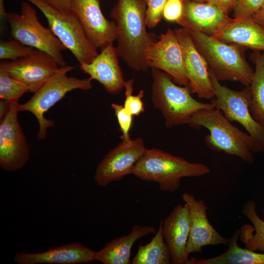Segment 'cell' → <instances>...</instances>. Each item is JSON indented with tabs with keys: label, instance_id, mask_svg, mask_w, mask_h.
I'll return each instance as SVG.
<instances>
[{
	"label": "cell",
	"instance_id": "obj_4",
	"mask_svg": "<svg viewBox=\"0 0 264 264\" xmlns=\"http://www.w3.org/2000/svg\"><path fill=\"white\" fill-rule=\"evenodd\" d=\"M151 70L152 102L162 113L167 127L190 125L195 113L215 108L211 103H203L195 99L188 87L177 85L165 72L155 68Z\"/></svg>",
	"mask_w": 264,
	"mask_h": 264
},
{
	"label": "cell",
	"instance_id": "obj_11",
	"mask_svg": "<svg viewBox=\"0 0 264 264\" xmlns=\"http://www.w3.org/2000/svg\"><path fill=\"white\" fill-rule=\"evenodd\" d=\"M56 60L47 53L36 48L15 61L2 60L0 67L21 83L28 92L35 93L59 69Z\"/></svg>",
	"mask_w": 264,
	"mask_h": 264
},
{
	"label": "cell",
	"instance_id": "obj_5",
	"mask_svg": "<svg viewBox=\"0 0 264 264\" xmlns=\"http://www.w3.org/2000/svg\"><path fill=\"white\" fill-rule=\"evenodd\" d=\"M190 125L209 131L205 143L211 150L236 156L248 163L254 162L250 136L233 125L220 110L213 108L198 110L192 115Z\"/></svg>",
	"mask_w": 264,
	"mask_h": 264
},
{
	"label": "cell",
	"instance_id": "obj_39",
	"mask_svg": "<svg viewBox=\"0 0 264 264\" xmlns=\"http://www.w3.org/2000/svg\"><path fill=\"white\" fill-rule=\"evenodd\" d=\"M183 2L194 1L198 2H208L209 0H182Z\"/></svg>",
	"mask_w": 264,
	"mask_h": 264
},
{
	"label": "cell",
	"instance_id": "obj_23",
	"mask_svg": "<svg viewBox=\"0 0 264 264\" xmlns=\"http://www.w3.org/2000/svg\"><path fill=\"white\" fill-rule=\"evenodd\" d=\"M240 233V229L234 232L229 239L228 249L222 254L209 258L192 257L187 264H264V253L239 246Z\"/></svg>",
	"mask_w": 264,
	"mask_h": 264
},
{
	"label": "cell",
	"instance_id": "obj_24",
	"mask_svg": "<svg viewBox=\"0 0 264 264\" xmlns=\"http://www.w3.org/2000/svg\"><path fill=\"white\" fill-rule=\"evenodd\" d=\"M242 213L253 225L245 224L241 228L240 241L247 249L264 252V221L256 212L255 201L248 200L242 208Z\"/></svg>",
	"mask_w": 264,
	"mask_h": 264
},
{
	"label": "cell",
	"instance_id": "obj_37",
	"mask_svg": "<svg viewBox=\"0 0 264 264\" xmlns=\"http://www.w3.org/2000/svg\"><path fill=\"white\" fill-rule=\"evenodd\" d=\"M252 16L264 27V7Z\"/></svg>",
	"mask_w": 264,
	"mask_h": 264
},
{
	"label": "cell",
	"instance_id": "obj_6",
	"mask_svg": "<svg viewBox=\"0 0 264 264\" xmlns=\"http://www.w3.org/2000/svg\"><path fill=\"white\" fill-rule=\"evenodd\" d=\"M73 69L69 66L59 67L58 71L44 83L26 102L19 104L20 111H26L32 113L36 118L39 126L38 140H44L48 128L52 127V120L44 117V113L66 94L74 89L88 90L92 88L91 80L68 77L67 73Z\"/></svg>",
	"mask_w": 264,
	"mask_h": 264
},
{
	"label": "cell",
	"instance_id": "obj_25",
	"mask_svg": "<svg viewBox=\"0 0 264 264\" xmlns=\"http://www.w3.org/2000/svg\"><path fill=\"white\" fill-rule=\"evenodd\" d=\"M250 59L255 65L253 77L250 84L251 96L249 109L253 118L264 123V51L254 50Z\"/></svg>",
	"mask_w": 264,
	"mask_h": 264
},
{
	"label": "cell",
	"instance_id": "obj_19",
	"mask_svg": "<svg viewBox=\"0 0 264 264\" xmlns=\"http://www.w3.org/2000/svg\"><path fill=\"white\" fill-rule=\"evenodd\" d=\"M182 16L177 23L188 30L214 37L233 18L208 2H183Z\"/></svg>",
	"mask_w": 264,
	"mask_h": 264
},
{
	"label": "cell",
	"instance_id": "obj_2",
	"mask_svg": "<svg viewBox=\"0 0 264 264\" xmlns=\"http://www.w3.org/2000/svg\"><path fill=\"white\" fill-rule=\"evenodd\" d=\"M188 30L209 71L218 81L239 82L245 86L250 85L254 71L245 58L246 48L199 31Z\"/></svg>",
	"mask_w": 264,
	"mask_h": 264
},
{
	"label": "cell",
	"instance_id": "obj_36",
	"mask_svg": "<svg viewBox=\"0 0 264 264\" xmlns=\"http://www.w3.org/2000/svg\"><path fill=\"white\" fill-rule=\"evenodd\" d=\"M10 102L1 99L0 101V119L3 118L8 112L10 106Z\"/></svg>",
	"mask_w": 264,
	"mask_h": 264
},
{
	"label": "cell",
	"instance_id": "obj_29",
	"mask_svg": "<svg viewBox=\"0 0 264 264\" xmlns=\"http://www.w3.org/2000/svg\"><path fill=\"white\" fill-rule=\"evenodd\" d=\"M133 79L126 81L124 87L125 99L123 106L130 114L138 116L144 111V105L142 100L144 91L141 90L137 95H133Z\"/></svg>",
	"mask_w": 264,
	"mask_h": 264
},
{
	"label": "cell",
	"instance_id": "obj_20",
	"mask_svg": "<svg viewBox=\"0 0 264 264\" xmlns=\"http://www.w3.org/2000/svg\"><path fill=\"white\" fill-rule=\"evenodd\" d=\"M95 254L80 242H71L40 253L17 252L14 260L18 264H76L94 261Z\"/></svg>",
	"mask_w": 264,
	"mask_h": 264
},
{
	"label": "cell",
	"instance_id": "obj_14",
	"mask_svg": "<svg viewBox=\"0 0 264 264\" xmlns=\"http://www.w3.org/2000/svg\"><path fill=\"white\" fill-rule=\"evenodd\" d=\"M146 60L149 68L158 69L171 76L176 84L188 87L182 50L175 30L169 28L161 35L147 50Z\"/></svg>",
	"mask_w": 264,
	"mask_h": 264
},
{
	"label": "cell",
	"instance_id": "obj_30",
	"mask_svg": "<svg viewBox=\"0 0 264 264\" xmlns=\"http://www.w3.org/2000/svg\"><path fill=\"white\" fill-rule=\"evenodd\" d=\"M111 107L114 110L122 132L121 138L123 141H130L131 139L130 131L132 125L133 116L125 110L123 105L112 103Z\"/></svg>",
	"mask_w": 264,
	"mask_h": 264
},
{
	"label": "cell",
	"instance_id": "obj_22",
	"mask_svg": "<svg viewBox=\"0 0 264 264\" xmlns=\"http://www.w3.org/2000/svg\"><path fill=\"white\" fill-rule=\"evenodd\" d=\"M156 231L153 226L135 225L129 234L113 239L96 251L95 260L103 264H131V250L134 242Z\"/></svg>",
	"mask_w": 264,
	"mask_h": 264
},
{
	"label": "cell",
	"instance_id": "obj_28",
	"mask_svg": "<svg viewBox=\"0 0 264 264\" xmlns=\"http://www.w3.org/2000/svg\"><path fill=\"white\" fill-rule=\"evenodd\" d=\"M33 48L14 39L0 42V59L15 61L30 54Z\"/></svg>",
	"mask_w": 264,
	"mask_h": 264
},
{
	"label": "cell",
	"instance_id": "obj_10",
	"mask_svg": "<svg viewBox=\"0 0 264 264\" xmlns=\"http://www.w3.org/2000/svg\"><path fill=\"white\" fill-rule=\"evenodd\" d=\"M19 104L11 102L9 110L0 123V165L7 171L22 168L28 161L30 151L19 123Z\"/></svg>",
	"mask_w": 264,
	"mask_h": 264
},
{
	"label": "cell",
	"instance_id": "obj_32",
	"mask_svg": "<svg viewBox=\"0 0 264 264\" xmlns=\"http://www.w3.org/2000/svg\"><path fill=\"white\" fill-rule=\"evenodd\" d=\"M167 0H146V22L149 28H154L163 17L164 8Z\"/></svg>",
	"mask_w": 264,
	"mask_h": 264
},
{
	"label": "cell",
	"instance_id": "obj_18",
	"mask_svg": "<svg viewBox=\"0 0 264 264\" xmlns=\"http://www.w3.org/2000/svg\"><path fill=\"white\" fill-rule=\"evenodd\" d=\"M118 57L116 47L111 44L101 49L90 63L80 65V68L91 80L100 83L107 92L117 94L124 88L126 82Z\"/></svg>",
	"mask_w": 264,
	"mask_h": 264
},
{
	"label": "cell",
	"instance_id": "obj_31",
	"mask_svg": "<svg viewBox=\"0 0 264 264\" xmlns=\"http://www.w3.org/2000/svg\"><path fill=\"white\" fill-rule=\"evenodd\" d=\"M264 7V0H236L233 18L252 16Z\"/></svg>",
	"mask_w": 264,
	"mask_h": 264
},
{
	"label": "cell",
	"instance_id": "obj_27",
	"mask_svg": "<svg viewBox=\"0 0 264 264\" xmlns=\"http://www.w3.org/2000/svg\"><path fill=\"white\" fill-rule=\"evenodd\" d=\"M27 88L21 83L9 75L0 67V98L9 102L18 101Z\"/></svg>",
	"mask_w": 264,
	"mask_h": 264
},
{
	"label": "cell",
	"instance_id": "obj_16",
	"mask_svg": "<svg viewBox=\"0 0 264 264\" xmlns=\"http://www.w3.org/2000/svg\"><path fill=\"white\" fill-rule=\"evenodd\" d=\"M182 198L188 206L190 215V233L186 247L187 255L199 252L203 247L208 245L227 246L229 239L221 235L209 222L207 214V207L204 202L197 199L188 192L184 193Z\"/></svg>",
	"mask_w": 264,
	"mask_h": 264
},
{
	"label": "cell",
	"instance_id": "obj_34",
	"mask_svg": "<svg viewBox=\"0 0 264 264\" xmlns=\"http://www.w3.org/2000/svg\"><path fill=\"white\" fill-rule=\"evenodd\" d=\"M208 2L217 6L228 14L233 11L236 0H209Z\"/></svg>",
	"mask_w": 264,
	"mask_h": 264
},
{
	"label": "cell",
	"instance_id": "obj_21",
	"mask_svg": "<svg viewBox=\"0 0 264 264\" xmlns=\"http://www.w3.org/2000/svg\"><path fill=\"white\" fill-rule=\"evenodd\" d=\"M214 37L254 51H264V27L252 16L233 18Z\"/></svg>",
	"mask_w": 264,
	"mask_h": 264
},
{
	"label": "cell",
	"instance_id": "obj_26",
	"mask_svg": "<svg viewBox=\"0 0 264 264\" xmlns=\"http://www.w3.org/2000/svg\"><path fill=\"white\" fill-rule=\"evenodd\" d=\"M163 220L152 240L138 246L137 252L131 261L132 264H170V253L162 233Z\"/></svg>",
	"mask_w": 264,
	"mask_h": 264
},
{
	"label": "cell",
	"instance_id": "obj_38",
	"mask_svg": "<svg viewBox=\"0 0 264 264\" xmlns=\"http://www.w3.org/2000/svg\"><path fill=\"white\" fill-rule=\"evenodd\" d=\"M4 0H0V15L1 20H6L7 12H6L4 7Z\"/></svg>",
	"mask_w": 264,
	"mask_h": 264
},
{
	"label": "cell",
	"instance_id": "obj_1",
	"mask_svg": "<svg viewBox=\"0 0 264 264\" xmlns=\"http://www.w3.org/2000/svg\"><path fill=\"white\" fill-rule=\"evenodd\" d=\"M146 9V0H117L110 12L118 28L119 56L137 71L149 69L146 53L157 41L155 34L147 31Z\"/></svg>",
	"mask_w": 264,
	"mask_h": 264
},
{
	"label": "cell",
	"instance_id": "obj_15",
	"mask_svg": "<svg viewBox=\"0 0 264 264\" xmlns=\"http://www.w3.org/2000/svg\"><path fill=\"white\" fill-rule=\"evenodd\" d=\"M180 44L189 85L192 93L199 98L212 99L214 96L208 65L196 46L189 31L185 28L174 29Z\"/></svg>",
	"mask_w": 264,
	"mask_h": 264
},
{
	"label": "cell",
	"instance_id": "obj_17",
	"mask_svg": "<svg viewBox=\"0 0 264 264\" xmlns=\"http://www.w3.org/2000/svg\"><path fill=\"white\" fill-rule=\"evenodd\" d=\"M190 227L189 211L186 203L175 206L163 220L162 233L169 251L171 264H187L189 256L186 247Z\"/></svg>",
	"mask_w": 264,
	"mask_h": 264
},
{
	"label": "cell",
	"instance_id": "obj_13",
	"mask_svg": "<svg viewBox=\"0 0 264 264\" xmlns=\"http://www.w3.org/2000/svg\"><path fill=\"white\" fill-rule=\"evenodd\" d=\"M100 3V0H71L70 12L92 44L102 49L116 40L118 28L114 21L104 16Z\"/></svg>",
	"mask_w": 264,
	"mask_h": 264
},
{
	"label": "cell",
	"instance_id": "obj_35",
	"mask_svg": "<svg viewBox=\"0 0 264 264\" xmlns=\"http://www.w3.org/2000/svg\"><path fill=\"white\" fill-rule=\"evenodd\" d=\"M52 7L63 12H70L71 0H42Z\"/></svg>",
	"mask_w": 264,
	"mask_h": 264
},
{
	"label": "cell",
	"instance_id": "obj_33",
	"mask_svg": "<svg viewBox=\"0 0 264 264\" xmlns=\"http://www.w3.org/2000/svg\"><path fill=\"white\" fill-rule=\"evenodd\" d=\"M184 3L182 0H167L163 12V17L169 22H177L183 12Z\"/></svg>",
	"mask_w": 264,
	"mask_h": 264
},
{
	"label": "cell",
	"instance_id": "obj_3",
	"mask_svg": "<svg viewBox=\"0 0 264 264\" xmlns=\"http://www.w3.org/2000/svg\"><path fill=\"white\" fill-rule=\"evenodd\" d=\"M210 172L203 163L191 162L153 148L147 149L132 174L142 180L156 182L162 191L172 192L179 188L182 178L201 176Z\"/></svg>",
	"mask_w": 264,
	"mask_h": 264
},
{
	"label": "cell",
	"instance_id": "obj_12",
	"mask_svg": "<svg viewBox=\"0 0 264 264\" xmlns=\"http://www.w3.org/2000/svg\"><path fill=\"white\" fill-rule=\"evenodd\" d=\"M146 150L140 137L122 141L111 149L98 165L94 176L96 184L105 186L132 174L134 166Z\"/></svg>",
	"mask_w": 264,
	"mask_h": 264
},
{
	"label": "cell",
	"instance_id": "obj_9",
	"mask_svg": "<svg viewBox=\"0 0 264 264\" xmlns=\"http://www.w3.org/2000/svg\"><path fill=\"white\" fill-rule=\"evenodd\" d=\"M36 6L46 18L49 28L80 65L90 63L98 55L75 17L61 12L42 0H26Z\"/></svg>",
	"mask_w": 264,
	"mask_h": 264
},
{
	"label": "cell",
	"instance_id": "obj_7",
	"mask_svg": "<svg viewBox=\"0 0 264 264\" xmlns=\"http://www.w3.org/2000/svg\"><path fill=\"white\" fill-rule=\"evenodd\" d=\"M209 73L214 90L211 103L229 120L238 122L246 130L252 140L253 153L264 152V123L256 121L250 111V86L235 90L222 85L210 71Z\"/></svg>",
	"mask_w": 264,
	"mask_h": 264
},
{
	"label": "cell",
	"instance_id": "obj_8",
	"mask_svg": "<svg viewBox=\"0 0 264 264\" xmlns=\"http://www.w3.org/2000/svg\"><path fill=\"white\" fill-rule=\"evenodd\" d=\"M14 39L22 44L44 51L52 56L60 66H66L62 54L66 48L50 28L40 22L35 8L22 2L21 13H7L6 20Z\"/></svg>",
	"mask_w": 264,
	"mask_h": 264
}]
</instances>
